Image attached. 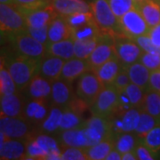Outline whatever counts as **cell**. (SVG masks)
Here are the masks:
<instances>
[{
  "label": "cell",
  "instance_id": "6da1fadb",
  "mask_svg": "<svg viewBox=\"0 0 160 160\" xmlns=\"http://www.w3.org/2000/svg\"><path fill=\"white\" fill-rule=\"evenodd\" d=\"M3 62L14 80L18 91L22 92L38 74L40 62L17 53L14 56L6 57Z\"/></svg>",
  "mask_w": 160,
  "mask_h": 160
},
{
  "label": "cell",
  "instance_id": "7a4b0ae2",
  "mask_svg": "<svg viewBox=\"0 0 160 160\" xmlns=\"http://www.w3.org/2000/svg\"><path fill=\"white\" fill-rule=\"evenodd\" d=\"M64 17L71 29L74 40L87 39L102 34L92 12H78Z\"/></svg>",
  "mask_w": 160,
  "mask_h": 160
},
{
  "label": "cell",
  "instance_id": "3957f363",
  "mask_svg": "<svg viewBox=\"0 0 160 160\" xmlns=\"http://www.w3.org/2000/svg\"><path fill=\"white\" fill-rule=\"evenodd\" d=\"M92 12L104 34L121 35L118 18L115 15L107 0H92Z\"/></svg>",
  "mask_w": 160,
  "mask_h": 160
},
{
  "label": "cell",
  "instance_id": "277c9868",
  "mask_svg": "<svg viewBox=\"0 0 160 160\" xmlns=\"http://www.w3.org/2000/svg\"><path fill=\"white\" fill-rule=\"evenodd\" d=\"M0 28L2 33L11 36L27 30L25 15L16 5L0 4Z\"/></svg>",
  "mask_w": 160,
  "mask_h": 160
},
{
  "label": "cell",
  "instance_id": "5b68a950",
  "mask_svg": "<svg viewBox=\"0 0 160 160\" xmlns=\"http://www.w3.org/2000/svg\"><path fill=\"white\" fill-rule=\"evenodd\" d=\"M12 43L18 54L41 62L47 54V46L27 32V30L12 35Z\"/></svg>",
  "mask_w": 160,
  "mask_h": 160
},
{
  "label": "cell",
  "instance_id": "8992f818",
  "mask_svg": "<svg viewBox=\"0 0 160 160\" xmlns=\"http://www.w3.org/2000/svg\"><path fill=\"white\" fill-rule=\"evenodd\" d=\"M120 107V93L113 85H108L104 86L90 109L92 115L110 118Z\"/></svg>",
  "mask_w": 160,
  "mask_h": 160
},
{
  "label": "cell",
  "instance_id": "52a82bcc",
  "mask_svg": "<svg viewBox=\"0 0 160 160\" xmlns=\"http://www.w3.org/2000/svg\"><path fill=\"white\" fill-rule=\"evenodd\" d=\"M121 35L134 39L140 36L149 34L150 27L141 12L134 7L118 18Z\"/></svg>",
  "mask_w": 160,
  "mask_h": 160
},
{
  "label": "cell",
  "instance_id": "ba28073f",
  "mask_svg": "<svg viewBox=\"0 0 160 160\" xmlns=\"http://www.w3.org/2000/svg\"><path fill=\"white\" fill-rule=\"evenodd\" d=\"M104 87L96 73L89 69L78 78L76 95L85 101L90 107L95 102L98 95Z\"/></svg>",
  "mask_w": 160,
  "mask_h": 160
},
{
  "label": "cell",
  "instance_id": "9c48e42d",
  "mask_svg": "<svg viewBox=\"0 0 160 160\" xmlns=\"http://www.w3.org/2000/svg\"><path fill=\"white\" fill-rule=\"evenodd\" d=\"M116 55L124 67H128L139 62L143 50L134 40L124 35L115 36Z\"/></svg>",
  "mask_w": 160,
  "mask_h": 160
},
{
  "label": "cell",
  "instance_id": "30bf717a",
  "mask_svg": "<svg viewBox=\"0 0 160 160\" xmlns=\"http://www.w3.org/2000/svg\"><path fill=\"white\" fill-rule=\"evenodd\" d=\"M115 55V36L103 33L100 43L87 59L90 69H97Z\"/></svg>",
  "mask_w": 160,
  "mask_h": 160
},
{
  "label": "cell",
  "instance_id": "8fae6325",
  "mask_svg": "<svg viewBox=\"0 0 160 160\" xmlns=\"http://www.w3.org/2000/svg\"><path fill=\"white\" fill-rule=\"evenodd\" d=\"M30 123L23 118L2 116L0 118V132L7 138L25 140L31 132Z\"/></svg>",
  "mask_w": 160,
  "mask_h": 160
},
{
  "label": "cell",
  "instance_id": "7c38bea8",
  "mask_svg": "<svg viewBox=\"0 0 160 160\" xmlns=\"http://www.w3.org/2000/svg\"><path fill=\"white\" fill-rule=\"evenodd\" d=\"M22 12L26 18L28 27L36 29L43 28L45 26L49 25L59 15L58 12L54 9L52 4L38 9Z\"/></svg>",
  "mask_w": 160,
  "mask_h": 160
},
{
  "label": "cell",
  "instance_id": "4fadbf2b",
  "mask_svg": "<svg viewBox=\"0 0 160 160\" xmlns=\"http://www.w3.org/2000/svg\"><path fill=\"white\" fill-rule=\"evenodd\" d=\"M46 102L47 100H26L23 118L29 121L32 125L41 126L51 109L48 108Z\"/></svg>",
  "mask_w": 160,
  "mask_h": 160
},
{
  "label": "cell",
  "instance_id": "5bb4252c",
  "mask_svg": "<svg viewBox=\"0 0 160 160\" xmlns=\"http://www.w3.org/2000/svg\"><path fill=\"white\" fill-rule=\"evenodd\" d=\"M65 62L62 58L46 54L40 62L38 74L52 83L60 79Z\"/></svg>",
  "mask_w": 160,
  "mask_h": 160
},
{
  "label": "cell",
  "instance_id": "9a60e30c",
  "mask_svg": "<svg viewBox=\"0 0 160 160\" xmlns=\"http://www.w3.org/2000/svg\"><path fill=\"white\" fill-rule=\"evenodd\" d=\"M26 100H23L20 92L8 95H1L0 109L2 116L12 118H23Z\"/></svg>",
  "mask_w": 160,
  "mask_h": 160
},
{
  "label": "cell",
  "instance_id": "2e32d148",
  "mask_svg": "<svg viewBox=\"0 0 160 160\" xmlns=\"http://www.w3.org/2000/svg\"><path fill=\"white\" fill-rule=\"evenodd\" d=\"M25 140L7 138L4 142L0 143L1 160L25 159L27 152V142Z\"/></svg>",
  "mask_w": 160,
  "mask_h": 160
},
{
  "label": "cell",
  "instance_id": "e0dca14e",
  "mask_svg": "<svg viewBox=\"0 0 160 160\" xmlns=\"http://www.w3.org/2000/svg\"><path fill=\"white\" fill-rule=\"evenodd\" d=\"M52 82L41 77L40 75H35L28 86L24 89L26 91V97L27 99L32 100L50 99L52 93Z\"/></svg>",
  "mask_w": 160,
  "mask_h": 160
},
{
  "label": "cell",
  "instance_id": "ac0fdd59",
  "mask_svg": "<svg viewBox=\"0 0 160 160\" xmlns=\"http://www.w3.org/2000/svg\"><path fill=\"white\" fill-rule=\"evenodd\" d=\"M74 98L72 93L71 83L66 82L62 79H58L52 84L51 102L53 106L66 108L71 100Z\"/></svg>",
  "mask_w": 160,
  "mask_h": 160
},
{
  "label": "cell",
  "instance_id": "d6986e66",
  "mask_svg": "<svg viewBox=\"0 0 160 160\" xmlns=\"http://www.w3.org/2000/svg\"><path fill=\"white\" fill-rule=\"evenodd\" d=\"M89 69L90 67L87 60L74 57L65 62L60 78L66 82L72 83Z\"/></svg>",
  "mask_w": 160,
  "mask_h": 160
},
{
  "label": "cell",
  "instance_id": "ffe728a7",
  "mask_svg": "<svg viewBox=\"0 0 160 160\" xmlns=\"http://www.w3.org/2000/svg\"><path fill=\"white\" fill-rule=\"evenodd\" d=\"M52 5L58 13L63 16L92 12L90 4L86 3L85 0H52Z\"/></svg>",
  "mask_w": 160,
  "mask_h": 160
},
{
  "label": "cell",
  "instance_id": "44dd1931",
  "mask_svg": "<svg viewBox=\"0 0 160 160\" xmlns=\"http://www.w3.org/2000/svg\"><path fill=\"white\" fill-rule=\"evenodd\" d=\"M123 67L124 66L120 62L118 58L117 57V55H115L114 57L111 58L102 66L93 69V71L96 73L99 79L103 84V86H108V85H112L115 78H117V76L118 75Z\"/></svg>",
  "mask_w": 160,
  "mask_h": 160
},
{
  "label": "cell",
  "instance_id": "7402d4cb",
  "mask_svg": "<svg viewBox=\"0 0 160 160\" xmlns=\"http://www.w3.org/2000/svg\"><path fill=\"white\" fill-rule=\"evenodd\" d=\"M48 38H49V43L72 38L71 29L63 15L59 14L49 24Z\"/></svg>",
  "mask_w": 160,
  "mask_h": 160
},
{
  "label": "cell",
  "instance_id": "603a6c76",
  "mask_svg": "<svg viewBox=\"0 0 160 160\" xmlns=\"http://www.w3.org/2000/svg\"><path fill=\"white\" fill-rule=\"evenodd\" d=\"M135 8L141 12L150 28L160 23V3L156 0H145L135 4Z\"/></svg>",
  "mask_w": 160,
  "mask_h": 160
},
{
  "label": "cell",
  "instance_id": "cb8c5ba5",
  "mask_svg": "<svg viewBox=\"0 0 160 160\" xmlns=\"http://www.w3.org/2000/svg\"><path fill=\"white\" fill-rule=\"evenodd\" d=\"M141 109L129 108L122 114L119 120L115 122V129L118 132H132L137 128Z\"/></svg>",
  "mask_w": 160,
  "mask_h": 160
},
{
  "label": "cell",
  "instance_id": "d4e9b609",
  "mask_svg": "<svg viewBox=\"0 0 160 160\" xmlns=\"http://www.w3.org/2000/svg\"><path fill=\"white\" fill-rule=\"evenodd\" d=\"M60 143L63 148L76 147L86 149V140L85 130L83 128L70 129L60 132Z\"/></svg>",
  "mask_w": 160,
  "mask_h": 160
},
{
  "label": "cell",
  "instance_id": "484cf974",
  "mask_svg": "<svg viewBox=\"0 0 160 160\" xmlns=\"http://www.w3.org/2000/svg\"><path fill=\"white\" fill-rule=\"evenodd\" d=\"M46 46H47V54L49 55L62 58L65 61L75 57L73 38H68L58 42L48 43Z\"/></svg>",
  "mask_w": 160,
  "mask_h": 160
},
{
  "label": "cell",
  "instance_id": "4316f807",
  "mask_svg": "<svg viewBox=\"0 0 160 160\" xmlns=\"http://www.w3.org/2000/svg\"><path fill=\"white\" fill-rule=\"evenodd\" d=\"M126 69L132 84L142 87L145 91L148 90L150 70L146 66H144L142 62H137L126 67Z\"/></svg>",
  "mask_w": 160,
  "mask_h": 160
},
{
  "label": "cell",
  "instance_id": "83f0119b",
  "mask_svg": "<svg viewBox=\"0 0 160 160\" xmlns=\"http://www.w3.org/2000/svg\"><path fill=\"white\" fill-rule=\"evenodd\" d=\"M37 142L46 153V160L62 159V149L56 139L50 136V134L43 133L35 138Z\"/></svg>",
  "mask_w": 160,
  "mask_h": 160
},
{
  "label": "cell",
  "instance_id": "f1b7e54d",
  "mask_svg": "<svg viewBox=\"0 0 160 160\" xmlns=\"http://www.w3.org/2000/svg\"><path fill=\"white\" fill-rule=\"evenodd\" d=\"M115 148V140L112 137L106 138L94 146L85 149L87 159L102 160Z\"/></svg>",
  "mask_w": 160,
  "mask_h": 160
},
{
  "label": "cell",
  "instance_id": "f546056e",
  "mask_svg": "<svg viewBox=\"0 0 160 160\" xmlns=\"http://www.w3.org/2000/svg\"><path fill=\"white\" fill-rule=\"evenodd\" d=\"M62 113L63 108L58 106L51 107L46 118L41 124V131L47 134H52L60 132V125Z\"/></svg>",
  "mask_w": 160,
  "mask_h": 160
},
{
  "label": "cell",
  "instance_id": "4dcf8cb0",
  "mask_svg": "<svg viewBox=\"0 0 160 160\" xmlns=\"http://www.w3.org/2000/svg\"><path fill=\"white\" fill-rule=\"evenodd\" d=\"M102 34L87 39L74 40L75 57L87 60L98 44L100 43Z\"/></svg>",
  "mask_w": 160,
  "mask_h": 160
},
{
  "label": "cell",
  "instance_id": "1f68e13d",
  "mask_svg": "<svg viewBox=\"0 0 160 160\" xmlns=\"http://www.w3.org/2000/svg\"><path fill=\"white\" fill-rule=\"evenodd\" d=\"M86 121H84L81 118V115L78 114L69 107H66L63 109L62 121L60 125V132L83 128L86 126Z\"/></svg>",
  "mask_w": 160,
  "mask_h": 160
},
{
  "label": "cell",
  "instance_id": "d6a6232c",
  "mask_svg": "<svg viewBox=\"0 0 160 160\" xmlns=\"http://www.w3.org/2000/svg\"><path fill=\"white\" fill-rule=\"evenodd\" d=\"M85 126L95 129L102 135L104 139L112 137L111 131L113 129V126L109 118L102 117L98 115H92L91 118L86 121Z\"/></svg>",
  "mask_w": 160,
  "mask_h": 160
},
{
  "label": "cell",
  "instance_id": "836d02e7",
  "mask_svg": "<svg viewBox=\"0 0 160 160\" xmlns=\"http://www.w3.org/2000/svg\"><path fill=\"white\" fill-rule=\"evenodd\" d=\"M142 110L160 119V93L153 90H146Z\"/></svg>",
  "mask_w": 160,
  "mask_h": 160
},
{
  "label": "cell",
  "instance_id": "e575fe53",
  "mask_svg": "<svg viewBox=\"0 0 160 160\" xmlns=\"http://www.w3.org/2000/svg\"><path fill=\"white\" fill-rule=\"evenodd\" d=\"M158 125H160V119H158L148 112L141 109L139 124L134 132L137 137L143 139L149 131H151L154 127Z\"/></svg>",
  "mask_w": 160,
  "mask_h": 160
},
{
  "label": "cell",
  "instance_id": "d590c367",
  "mask_svg": "<svg viewBox=\"0 0 160 160\" xmlns=\"http://www.w3.org/2000/svg\"><path fill=\"white\" fill-rule=\"evenodd\" d=\"M145 92L146 91L143 90L142 87L131 83L122 93L128 100V102H129V105L131 108H136V109H141L142 107L143 102H144Z\"/></svg>",
  "mask_w": 160,
  "mask_h": 160
},
{
  "label": "cell",
  "instance_id": "8d00e7d4",
  "mask_svg": "<svg viewBox=\"0 0 160 160\" xmlns=\"http://www.w3.org/2000/svg\"><path fill=\"white\" fill-rule=\"evenodd\" d=\"M18 92V88L8 69L1 62L0 68V93L1 95L12 94Z\"/></svg>",
  "mask_w": 160,
  "mask_h": 160
},
{
  "label": "cell",
  "instance_id": "74e56055",
  "mask_svg": "<svg viewBox=\"0 0 160 160\" xmlns=\"http://www.w3.org/2000/svg\"><path fill=\"white\" fill-rule=\"evenodd\" d=\"M136 147V139L131 132H122L115 140V149H117L121 154L127 151L133 150Z\"/></svg>",
  "mask_w": 160,
  "mask_h": 160
},
{
  "label": "cell",
  "instance_id": "f35d334b",
  "mask_svg": "<svg viewBox=\"0 0 160 160\" xmlns=\"http://www.w3.org/2000/svg\"><path fill=\"white\" fill-rule=\"evenodd\" d=\"M115 15L118 18L135 7L134 0H107Z\"/></svg>",
  "mask_w": 160,
  "mask_h": 160
},
{
  "label": "cell",
  "instance_id": "ab89813d",
  "mask_svg": "<svg viewBox=\"0 0 160 160\" xmlns=\"http://www.w3.org/2000/svg\"><path fill=\"white\" fill-rule=\"evenodd\" d=\"M143 143L153 153L160 151V125L154 127L143 138Z\"/></svg>",
  "mask_w": 160,
  "mask_h": 160
},
{
  "label": "cell",
  "instance_id": "60d3db41",
  "mask_svg": "<svg viewBox=\"0 0 160 160\" xmlns=\"http://www.w3.org/2000/svg\"><path fill=\"white\" fill-rule=\"evenodd\" d=\"M46 153L34 139L27 141V152L25 159H46Z\"/></svg>",
  "mask_w": 160,
  "mask_h": 160
},
{
  "label": "cell",
  "instance_id": "b9f144b4",
  "mask_svg": "<svg viewBox=\"0 0 160 160\" xmlns=\"http://www.w3.org/2000/svg\"><path fill=\"white\" fill-rule=\"evenodd\" d=\"M13 4L22 12H27L51 5L52 0H13Z\"/></svg>",
  "mask_w": 160,
  "mask_h": 160
},
{
  "label": "cell",
  "instance_id": "7bdbcfd3",
  "mask_svg": "<svg viewBox=\"0 0 160 160\" xmlns=\"http://www.w3.org/2000/svg\"><path fill=\"white\" fill-rule=\"evenodd\" d=\"M139 62L142 63L144 66H146L150 71L160 69L159 54H156V53L143 51Z\"/></svg>",
  "mask_w": 160,
  "mask_h": 160
},
{
  "label": "cell",
  "instance_id": "ee69618b",
  "mask_svg": "<svg viewBox=\"0 0 160 160\" xmlns=\"http://www.w3.org/2000/svg\"><path fill=\"white\" fill-rule=\"evenodd\" d=\"M87 156L85 149L68 147L62 151V160H86Z\"/></svg>",
  "mask_w": 160,
  "mask_h": 160
},
{
  "label": "cell",
  "instance_id": "f6af8a7d",
  "mask_svg": "<svg viewBox=\"0 0 160 160\" xmlns=\"http://www.w3.org/2000/svg\"><path fill=\"white\" fill-rule=\"evenodd\" d=\"M131 83V79L129 78L126 67H123L119 71L118 75L117 76V78H115L112 85L119 93H122V92H124L126 87L129 86Z\"/></svg>",
  "mask_w": 160,
  "mask_h": 160
},
{
  "label": "cell",
  "instance_id": "bcb514c9",
  "mask_svg": "<svg viewBox=\"0 0 160 160\" xmlns=\"http://www.w3.org/2000/svg\"><path fill=\"white\" fill-rule=\"evenodd\" d=\"M133 40L137 43L138 46H140L144 52H152V53L160 55V46L155 45L152 42V40L150 39L149 35L140 36Z\"/></svg>",
  "mask_w": 160,
  "mask_h": 160
},
{
  "label": "cell",
  "instance_id": "7dc6e473",
  "mask_svg": "<svg viewBox=\"0 0 160 160\" xmlns=\"http://www.w3.org/2000/svg\"><path fill=\"white\" fill-rule=\"evenodd\" d=\"M48 29H49V25L45 26L43 28H30L28 27L27 32L29 33L32 38H34L35 39L39 41L41 43L45 44L47 46V44L49 43V38H48Z\"/></svg>",
  "mask_w": 160,
  "mask_h": 160
},
{
  "label": "cell",
  "instance_id": "c3c4849f",
  "mask_svg": "<svg viewBox=\"0 0 160 160\" xmlns=\"http://www.w3.org/2000/svg\"><path fill=\"white\" fill-rule=\"evenodd\" d=\"M84 130H85V134H86V148L94 146V145H96L100 142H102V140H104V137H103L102 135L99 132L96 131L93 128H92V127L85 126Z\"/></svg>",
  "mask_w": 160,
  "mask_h": 160
},
{
  "label": "cell",
  "instance_id": "681fc988",
  "mask_svg": "<svg viewBox=\"0 0 160 160\" xmlns=\"http://www.w3.org/2000/svg\"><path fill=\"white\" fill-rule=\"evenodd\" d=\"M135 154L137 157L138 160H152L154 159L153 157V152L144 144V143H141L136 145L135 149Z\"/></svg>",
  "mask_w": 160,
  "mask_h": 160
},
{
  "label": "cell",
  "instance_id": "f907efd6",
  "mask_svg": "<svg viewBox=\"0 0 160 160\" xmlns=\"http://www.w3.org/2000/svg\"><path fill=\"white\" fill-rule=\"evenodd\" d=\"M148 89L158 92L160 93V69L150 71Z\"/></svg>",
  "mask_w": 160,
  "mask_h": 160
},
{
  "label": "cell",
  "instance_id": "816d5d0a",
  "mask_svg": "<svg viewBox=\"0 0 160 160\" xmlns=\"http://www.w3.org/2000/svg\"><path fill=\"white\" fill-rule=\"evenodd\" d=\"M148 35L156 46H160V23L150 28Z\"/></svg>",
  "mask_w": 160,
  "mask_h": 160
},
{
  "label": "cell",
  "instance_id": "f5cc1de1",
  "mask_svg": "<svg viewBox=\"0 0 160 160\" xmlns=\"http://www.w3.org/2000/svg\"><path fill=\"white\" fill-rule=\"evenodd\" d=\"M105 160H122V154L114 148L106 157Z\"/></svg>",
  "mask_w": 160,
  "mask_h": 160
},
{
  "label": "cell",
  "instance_id": "db71d44e",
  "mask_svg": "<svg viewBox=\"0 0 160 160\" xmlns=\"http://www.w3.org/2000/svg\"><path fill=\"white\" fill-rule=\"evenodd\" d=\"M137 157L135 154L134 149L131 151H127L126 153L122 154V160H137Z\"/></svg>",
  "mask_w": 160,
  "mask_h": 160
},
{
  "label": "cell",
  "instance_id": "11a10c76",
  "mask_svg": "<svg viewBox=\"0 0 160 160\" xmlns=\"http://www.w3.org/2000/svg\"><path fill=\"white\" fill-rule=\"evenodd\" d=\"M1 4H7V5H12L13 0H0Z\"/></svg>",
  "mask_w": 160,
  "mask_h": 160
},
{
  "label": "cell",
  "instance_id": "9f6ffc18",
  "mask_svg": "<svg viewBox=\"0 0 160 160\" xmlns=\"http://www.w3.org/2000/svg\"><path fill=\"white\" fill-rule=\"evenodd\" d=\"M135 1V4L136 3H141V2H143V1H145V0H134Z\"/></svg>",
  "mask_w": 160,
  "mask_h": 160
},
{
  "label": "cell",
  "instance_id": "6f0895ef",
  "mask_svg": "<svg viewBox=\"0 0 160 160\" xmlns=\"http://www.w3.org/2000/svg\"><path fill=\"white\" fill-rule=\"evenodd\" d=\"M156 1H158V2H159L160 3V0H156Z\"/></svg>",
  "mask_w": 160,
  "mask_h": 160
}]
</instances>
